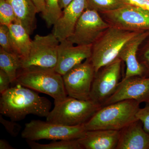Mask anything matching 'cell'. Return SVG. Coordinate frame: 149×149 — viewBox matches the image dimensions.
<instances>
[{
  "label": "cell",
  "instance_id": "cell-1",
  "mask_svg": "<svg viewBox=\"0 0 149 149\" xmlns=\"http://www.w3.org/2000/svg\"><path fill=\"white\" fill-rule=\"evenodd\" d=\"M50 101L35 91L19 84L1 94L0 113L18 121L33 114L47 117L52 108Z\"/></svg>",
  "mask_w": 149,
  "mask_h": 149
},
{
  "label": "cell",
  "instance_id": "cell-2",
  "mask_svg": "<svg viewBox=\"0 0 149 149\" xmlns=\"http://www.w3.org/2000/svg\"><path fill=\"white\" fill-rule=\"evenodd\" d=\"M14 84L49 95L54 99V103L67 97L62 75L54 68L33 66L20 68Z\"/></svg>",
  "mask_w": 149,
  "mask_h": 149
},
{
  "label": "cell",
  "instance_id": "cell-3",
  "mask_svg": "<svg viewBox=\"0 0 149 149\" xmlns=\"http://www.w3.org/2000/svg\"><path fill=\"white\" fill-rule=\"evenodd\" d=\"M140 104L127 100L104 106L85 124L86 130H120L138 120L136 114Z\"/></svg>",
  "mask_w": 149,
  "mask_h": 149
},
{
  "label": "cell",
  "instance_id": "cell-4",
  "mask_svg": "<svg viewBox=\"0 0 149 149\" xmlns=\"http://www.w3.org/2000/svg\"><path fill=\"white\" fill-rule=\"evenodd\" d=\"M142 32L110 26L92 45L90 61L95 72L118 58L124 46Z\"/></svg>",
  "mask_w": 149,
  "mask_h": 149
},
{
  "label": "cell",
  "instance_id": "cell-5",
  "mask_svg": "<svg viewBox=\"0 0 149 149\" xmlns=\"http://www.w3.org/2000/svg\"><path fill=\"white\" fill-rule=\"evenodd\" d=\"M92 100H78L67 97L54 103V108L47 117V121L66 126L85 125L102 107Z\"/></svg>",
  "mask_w": 149,
  "mask_h": 149
},
{
  "label": "cell",
  "instance_id": "cell-6",
  "mask_svg": "<svg viewBox=\"0 0 149 149\" xmlns=\"http://www.w3.org/2000/svg\"><path fill=\"white\" fill-rule=\"evenodd\" d=\"M86 131L85 125L66 126L47 120H32L25 124L21 137L26 141L75 140L83 138Z\"/></svg>",
  "mask_w": 149,
  "mask_h": 149
},
{
  "label": "cell",
  "instance_id": "cell-7",
  "mask_svg": "<svg viewBox=\"0 0 149 149\" xmlns=\"http://www.w3.org/2000/svg\"><path fill=\"white\" fill-rule=\"evenodd\" d=\"M60 41L52 33L45 36L35 35L32 40L29 55L21 61V68L30 66L56 67Z\"/></svg>",
  "mask_w": 149,
  "mask_h": 149
},
{
  "label": "cell",
  "instance_id": "cell-8",
  "mask_svg": "<svg viewBox=\"0 0 149 149\" xmlns=\"http://www.w3.org/2000/svg\"><path fill=\"white\" fill-rule=\"evenodd\" d=\"M110 26L98 12L86 9L67 39L77 45H93Z\"/></svg>",
  "mask_w": 149,
  "mask_h": 149
},
{
  "label": "cell",
  "instance_id": "cell-9",
  "mask_svg": "<svg viewBox=\"0 0 149 149\" xmlns=\"http://www.w3.org/2000/svg\"><path fill=\"white\" fill-rule=\"evenodd\" d=\"M95 74L94 67L89 58L63 75L68 95L78 100H91V87Z\"/></svg>",
  "mask_w": 149,
  "mask_h": 149
},
{
  "label": "cell",
  "instance_id": "cell-10",
  "mask_svg": "<svg viewBox=\"0 0 149 149\" xmlns=\"http://www.w3.org/2000/svg\"><path fill=\"white\" fill-rule=\"evenodd\" d=\"M122 61L118 58L95 72L91 87L90 99L102 106L120 84Z\"/></svg>",
  "mask_w": 149,
  "mask_h": 149
},
{
  "label": "cell",
  "instance_id": "cell-11",
  "mask_svg": "<svg viewBox=\"0 0 149 149\" xmlns=\"http://www.w3.org/2000/svg\"><path fill=\"white\" fill-rule=\"evenodd\" d=\"M102 14L111 26L129 31H149V11L139 7L128 4Z\"/></svg>",
  "mask_w": 149,
  "mask_h": 149
},
{
  "label": "cell",
  "instance_id": "cell-12",
  "mask_svg": "<svg viewBox=\"0 0 149 149\" xmlns=\"http://www.w3.org/2000/svg\"><path fill=\"white\" fill-rule=\"evenodd\" d=\"M127 100H135L140 103L149 102V77L135 76L121 80L102 106Z\"/></svg>",
  "mask_w": 149,
  "mask_h": 149
},
{
  "label": "cell",
  "instance_id": "cell-13",
  "mask_svg": "<svg viewBox=\"0 0 149 149\" xmlns=\"http://www.w3.org/2000/svg\"><path fill=\"white\" fill-rule=\"evenodd\" d=\"M74 45L68 39L60 42L58 49L57 63L54 69L56 72L62 76L84 60L91 58L92 45Z\"/></svg>",
  "mask_w": 149,
  "mask_h": 149
},
{
  "label": "cell",
  "instance_id": "cell-14",
  "mask_svg": "<svg viewBox=\"0 0 149 149\" xmlns=\"http://www.w3.org/2000/svg\"><path fill=\"white\" fill-rule=\"evenodd\" d=\"M87 8V0H73L64 9L53 25L52 33L60 42L67 39L74 31L76 24Z\"/></svg>",
  "mask_w": 149,
  "mask_h": 149
},
{
  "label": "cell",
  "instance_id": "cell-15",
  "mask_svg": "<svg viewBox=\"0 0 149 149\" xmlns=\"http://www.w3.org/2000/svg\"><path fill=\"white\" fill-rule=\"evenodd\" d=\"M149 35V32H141L138 36L128 42L122 49L118 58L125 62L126 68L125 75L122 80L135 76H143L145 68L137 58L140 46Z\"/></svg>",
  "mask_w": 149,
  "mask_h": 149
},
{
  "label": "cell",
  "instance_id": "cell-16",
  "mask_svg": "<svg viewBox=\"0 0 149 149\" xmlns=\"http://www.w3.org/2000/svg\"><path fill=\"white\" fill-rule=\"evenodd\" d=\"M119 132L116 149H149V134L140 120L133 121Z\"/></svg>",
  "mask_w": 149,
  "mask_h": 149
},
{
  "label": "cell",
  "instance_id": "cell-17",
  "mask_svg": "<svg viewBox=\"0 0 149 149\" xmlns=\"http://www.w3.org/2000/svg\"><path fill=\"white\" fill-rule=\"evenodd\" d=\"M119 133V130H87L78 141L83 149H116Z\"/></svg>",
  "mask_w": 149,
  "mask_h": 149
},
{
  "label": "cell",
  "instance_id": "cell-18",
  "mask_svg": "<svg viewBox=\"0 0 149 149\" xmlns=\"http://www.w3.org/2000/svg\"><path fill=\"white\" fill-rule=\"evenodd\" d=\"M8 26L14 52L22 61L29 55L32 41L30 35L25 27L16 20Z\"/></svg>",
  "mask_w": 149,
  "mask_h": 149
},
{
  "label": "cell",
  "instance_id": "cell-19",
  "mask_svg": "<svg viewBox=\"0 0 149 149\" xmlns=\"http://www.w3.org/2000/svg\"><path fill=\"white\" fill-rule=\"evenodd\" d=\"M13 8L15 20L31 35L36 28L37 9L32 0H8Z\"/></svg>",
  "mask_w": 149,
  "mask_h": 149
},
{
  "label": "cell",
  "instance_id": "cell-20",
  "mask_svg": "<svg viewBox=\"0 0 149 149\" xmlns=\"http://www.w3.org/2000/svg\"><path fill=\"white\" fill-rule=\"evenodd\" d=\"M21 65V59L18 56L15 54L8 52L0 48V69L8 75L11 84H15Z\"/></svg>",
  "mask_w": 149,
  "mask_h": 149
},
{
  "label": "cell",
  "instance_id": "cell-21",
  "mask_svg": "<svg viewBox=\"0 0 149 149\" xmlns=\"http://www.w3.org/2000/svg\"><path fill=\"white\" fill-rule=\"evenodd\" d=\"M27 142L32 149H83L78 139L54 141L46 144L39 143L35 141H27Z\"/></svg>",
  "mask_w": 149,
  "mask_h": 149
},
{
  "label": "cell",
  "instance_id": "cell-22",
  "mask_svg": "<svg viewBox=\"0 0 149 149\" xmlns=\"http://www.w3.org/2000/svg\"><path fill=\"white\" fill-rule=\"evenodd\" d=\"M124 0H87V8L100 13L117 10L127 5Z\"/></svg>",
  "mask_w": 149,
  "mask_h": 149
},
{
  "label": "cell",
  "instance_id": "cell-23",
  "mask_svg": "<svg viewBox=\"0 0 149 149\" xmlns=\"http://www.w3.org/2000/svg\"><path fill=\"white\" fill-rule=\"evenodd\" d=\"M45 10L42 14L48 27L54 25L60 18L63 12L59 0H46Z\"/></svg>",
  "mask_w": 149,
  "mask_h": 149
},
{
  "label": "cell",
  "instance_id": "cell-24",
  "mask_svg": "<svg viewBox=\"0 0 149 149\" xmlns=\"http://www.w3.org/2000/svg\"><path fill=\"white\" fill-rule=\"evenodd\" d=\"M13 8L8 0H0V24L8 26L15 20Z\"/></svg>",
  "mask_w": 149,
  "mask_h": 149
},
{
  "label": "cell",
  "instance_id": "cell-25",
  "mask_svg": "<svg viewBox=\"0 0 149 149\" xmlns=\"http://www.w3.org/2000/svg\"><path fill=\"white\" fill-rule=\"evenodd\" d=\"M0 45L6 52L15 54L11 42L9 30L6 25L0 24Z\"/></svg>",
  "mask_w": 149,
  "mask_h": 149
},
{
  "label": "cell",
  "instance_id": "cell-26",
  "mask_svg": "<svg viewBox=\"0 0 149 149\" xmlns=\"http://www.w3.org/2000/svg\"><path fill=\"white\" fill-rule=\"evenodd\" d=\"M3 115L0 114V122L5 128L6 130L10 135L13 137L18 136L21 131L22 127L16 121L13 120H6L3 118Z\"/></svg>",
  "mask_w": 149,
  "mask_h": 149
},
{
  "label": "cell",
  "instance_id": "cell-27",
  "mask_svg": "<svg viewBox=\"0 0 149 149\" xmlns=\"http://www.w3.org/2000/svg\"><path fill=\"white\" fill-rule=\"evenodd\" d=\"M136 116L142 122L144 130L149 134V102L146 103L144 107L139 109Z\"/></svg>",
  "mask_w": 149,
  "mask_h": 149
},
{
  "label": "cell",
  "instance_id": "cell-28",
  "mask_svg": "<svg viewBox=\"0 0 149 149\" xmlns=\"http://www.w3.org/2000/svg\"><path fill=\"white\" fill-rule=\"evenodd\" d=\"M11 84L10 78L6 73L0 69V93L1 94L8 90Z\"/></svg>",
  "mask_w": 149,
  "mask_h": 149
},
{
  "label": "cell",
  "instance_id": "cell-29",
  "mask_svg": "<svg viewBox=\"0 0 149 149\" xmlns=\"http://www.w3.org/2000/svg\"><path fill=\"white\" fill-rule=\"evenodd\" d=\"M127 3L149 11V0H124Z\"/></svg>",
  "mask_w": 149,
  "mask_h": 149
},
{
  "label": "cell",
  "instance_id": "cell-30",
  "mask_svg": "<svg viewBox=\"0 0 149 149\" xmlns=\"http://www.w3.org/2000/svg\"><path fill=\"white\" fill-rule=\"evenodd\" d=\"M37 9V13L45 12V10L46 0H32Z\"/></svg>",
  "mask_w": 149,
  "mask_h": 149
},
{
  "label": "cell",
  "instance_id": "cell-31",
  "mask_svg": "<svg viewBox=\"0 0 149 149\" xmlns=\"http://www.w3.org/2000/svg\"><path fill=\"white\" fill-rule=\"evenodd\" d=\"M12 146L8 143V141L4 139L0 140V149H15Z\"/></svg>",
  "mask_w": 149,
  "mask_h": 149
},
{
  "label": "cell",
  "instance_id": "cell-32",
  "mask_svg": "<svg viewBox=\"0 0 149 149\" xmlns=\"http://www.w3.org/2000/svg\"><path fill=\"white\" fill-rule=\"evenodd\" d=\"M73 0H59L60 6L62 9H64L67 6L69 5L70 4Z\"/></svg>",
  "mask_w": 149,
  "mask_h": 149
},
{
  "label": "cell",
  "instance_id": "cell-33",
  "mask_svg": "<svg viewBox=\"0 0 149 149\" xmlns=\"http://www.w3.org/2000/svg\"><path fill=\"white\" fill-rule=\"evenodd\" d=\"M144 63L147 66H149V49L144 54Z\"/></svg>",
  "mask_w": 149,
  "mask_h": 149
}]
</instances>
